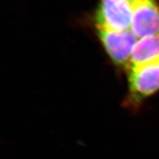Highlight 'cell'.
<instances>
[{"label":"cell","mask_w":159,"mask_h":159,"mask_svg":"<svg viewBox=\"0 0 159 159\" xmlns=\"http://www.w3.org/2000/svg\"><path fill=\"white\" fill-rule=\"evenodd\" d=\"M127 106L137 108L159 91V58L129 69Z\"/></svg>","instance_id":"obj_1"},{"label":"cell","mask_w":159,"mask_h":159,"mask_svg":"<svg viewBox=\"0 0 159 159\" xmlns=\"http://www.w3.org/2000/svg\"><path fill=\"white\" fill-rule=\"evenodd\" d=\"M97 32L103 47L113 62L119 66L129 69L130 58L138 38L130 30L116 31L97 27Z\"/></svg>","instance_id":"obj_2"},{"label":"cell","mask_w":159,"mask_h":159,"mask_svg":"<svg viewBox=\"0 0 159 159\" xmlns=\"http://www.w3.org/2000/svg\"><path fill=\"white\" fill-rule=\"evenodd\" d=\"M130 0H100L96 13L97 27L116 31L130 30Z\"/></svg>","instance_id":"obj_3"},{"label":"cell","mask_w":159,"mask_h":159,"mask_svg":"<svg viewBox=\"0 0 159 159\" xmlns=\"http://www.w3.org/2000/svg\"><path fill=\"white\" fill-rule=\"evenodd\" d=\"M130 30L139 39L159 34V6L155 0H130Z\"/></svg>","instance_id":"obj_4"},{"label":"cell","mask_w":159,"mask_h":159,"mask_svg":"<svg viewBox=\"0 0 159 159\" xmlns=\"http://www.w3.org/2000/svg\"><path fill=\"white\" fill-rule=\"evenodd\" d=\"M158 58L159 34L142 38L138 40L135 46L129 69Z\"/></svg>","instance_id":"obj_5"}]
</instances>
